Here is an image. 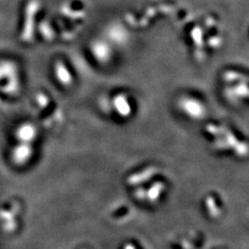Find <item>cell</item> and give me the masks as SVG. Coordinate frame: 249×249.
<instances>
[{
  "label": "cell",
  "instance_id": "cell-1",
  "mask_svg": "<svg viewBox=\"0 0 249 249\" xmlns=\"http://www.w3.org/2000/svg\"><path fill=\"white\" fill-rule=\"evenodd\" d=\"M178 107L182 114L193 120L204 118L207 107L203 101L192 95H184L178 101Z\"/></svg>",
  "mask_w": 249,
  "mask_h": 249
},
{
  "label": "cell",
  "instance_id": "cell-2",
  "mask_svg": "<svg viewBox=\"0 0 249 249\" xmlns=\"http://www.w3.org/2000/svg\"><path fill=\"white\" fill-rule=\"evenodd\" d=\"M114 108L116 109V113L120 117H126L131 113V107H129L127 96L124 94H118L114 97Z\"/></svg>",
  "mask_w": 249,
  "mask_h": 249
}]
</instances>
